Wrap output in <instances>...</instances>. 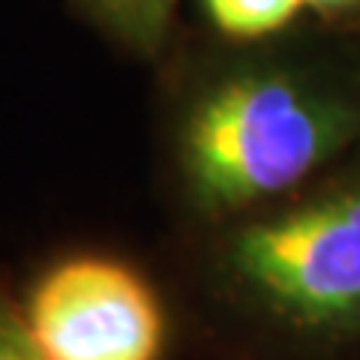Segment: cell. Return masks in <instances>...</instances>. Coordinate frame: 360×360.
<instances>
[{"mask_svg":"<svg viewBox=\"0 0 360 360\" xmlns=\"http://www.w3.org/2000/svg\"><path fill=\"white\" fill-rule=\"evenodd\" d=\"M360 139V90L297 66L258 63L198 90L177 132L186 193L234 217L321 172Z\"/></svg>","mask_w":360,"mask_h":360,"instance_id":"cell-1","label":"cell"},{"mask_svg":"<svg viewBox=\"0 0 360 360\" xmlns=\"http://www.w3.org/2000/svg\"><path fill=\"white\" fill-rule=\"evenodd\" d=\"M231 285L307 333L360 328V168L291 205L255 213L222 250Z\"/></svg>","mask_w":360,"mask_h":360,"instance_id":"cell-2","label":"cell"},{"mask_svg":"<svg viewBox=\"0 0 360 360\" xmlns=\"http://www.w3.org/2000/svg\"><path fill=\"white\" fill-rule=\"evenodd\" d=\"M25 324L42 360H160L165 312L148 279L105 255H72L30 291Z\"/></svg>","mask_w":360,"mask_h":360,"instance_id":"cell-3","label":"cell"},{"mask_svg":"<svg viewBox=\"0 0 360 360\" xmlns=\"http://www.w3.org/2000/svg\"><path fill=\"white\" fill-rule=\"evenodd\" d=\"M213 27L231 39H264L295 21L307 0H201Z\"/></svg>","mask_w":360,"mask_h":360,"instance_id":"cell-4","label":"cell"},{"mask_svg":"<svg viewBox=\"0 0 360 360\" xmlns=\"http://www.w3.org/2000/svg\"><path fill=\"white\" fill-rule=\"evenodd\" d=\"M84 4L123 42L141 51H156L172 25L177 0H84Z\"/></svg>","mask_w":360,"mask_h":360,"instance_id":"cell-5","label":"cell"},{"mask_svg":"<svg viewBox=\"0 0 360 360\" xmlns=\"http://www.w3.org/2000/svg\"><path fill=\"white\" fill-rule=\"evenodd\" d=\"M0 360H42L33 345L25 315H18L9 303L0 300Z\"/></svg>","mask_w":360,"mask_h":360,"instance_id":"cell-6","label":"cell"},{"mask_svg":"<svg viewBox=\"0 0 360 360\" xmlns=\"http://www.w3.org/2000/svg\"><path fill=\"white\" fill-rule=\"evenodd\" d=\"M307 4L312 9H321V13H348V9H357L360 6V0H307Z\"/></svg>","mask_w":360,"mask_h":360,"instance_id":"cell-7","label":"cell"}]
</instances>
